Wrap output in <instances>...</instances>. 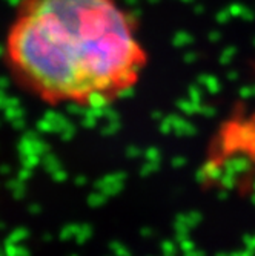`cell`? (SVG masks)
Listing matches in <instances>:
<instances>
[{"mask_svg": "<svg viewBox=\"0 0 255 256\" xmlns=\"http://www.w3.org/2000/svg\"><path fill=\"white\" fill-rule=\"evenodd\" d=\"M5 62L39 100L86 109L131 92L148 54L119 0H22L7 32Z\"/></svg>", "mask_w": 255, "mask_h": 256, "instance_id": "1", "label": "cell"}]
</instances>
